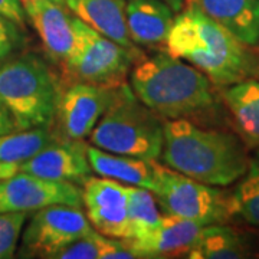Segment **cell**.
<instances>
[{
    "mask_svg": "<svg viewBox=\"0 0 259 259\" xmlns=\"http://www.w3.org/2000/svg\"><path fill=\"white\" fill-rule=\"evenodd\" d=\"M127 0H65V6L88 26L122 47L136 49L125 22Z\"/></svg>",
    "mask_w": 259,
    "mask_h": 259,
    "instance_id": "obj_18",
    "label": "cell"
},
{
    "mask_svg": "<svg viewBox=\"0 0 259 259\" xmlns=\"http://www.w3.org/2000/svg\"><path fill=\"white\" fill-rule=\"evenodd\" d=\"M19 171L18 163H0V180L13 176Z\"/></svg>",
    "mask_w": 259,
    "mask_h": 259,
    "instance_id": "obj_28",
    "label": "cell"
},
{
    "mask_svg": "<svg viewBox=\"0 0 259 259\" xmlns=\"http://www.w3.org/2000/svg\"><path fill=\"white\" fill-rule=\"evenodd\" d=\"M25 222L26 212H0V259L15 256Z\"/></svg>",
    "mask_w": 259,
    "mask_h": 259,
    "instance_id": "obj_24",
    "label": "cell"
},
{
    "mask_svg": "<svg viewBox=\"0 0 259 259\" xmlns=\"http://www.w3.org/2000/svg\"><path fill=\"white\" fill-rule=\"evenodd\" d=\"M0 15L20 26L25 23V10L20 0H0Z\"/></svg>",
    "mask_w": 259,
    "mask_h": 259,
    "instance_id": "obj_26",
    "label": "cell"
},
{
    "mask_svg": "<svg viewBox=\"0 0 259 259\" xmlns=\"http://www.w3.org/2000/svg\"><path fill=\"white\" fill-rule=\"evenodd\" d=\"M128 210L130 239H139L153 232L161 223L163 214L158 210V203L156 196L151 190L128 186Z\"/></svg>",
    "mask_w": 259,
    "mask_h": 259,
    "instance_id": "obj_21",
    "label": "cell"
},
{
    "mask_svg": "<svg viewBox=\"0 0 259 259\" xmlns=\"http://www.w3.org/2000/svg\"><path fill=\"white\" fill-rule=\"evenodd\" d=\"M20 39L22 36L16 28V23L0 15V62L6 61L15 52L20 44Z\"/></svg>",
    "mask_w": 259,
    "mask_h": 259,
    "instance_id": "obj_25",
    "label": "cell"
},
{
    "mask_svg": "<svg viewBox=\"0 0 259 259\" xmlns=\"http://www.w3.org/2000/svg\"><path fill=\"white\" fill-rule=\"evenodd\" d=\"M117 88L75 82L59 97L55 117L66 139L82 140L90 136L110 105Z\"/></svg>",
    "mask_w": 259,
    "mask_h": 259,
    "instance_id": "obj_11",
    "label": "cell"
},
{
    "mask_svg": "<svg viewBox=\"0 0 259 259\" xmlns=\"http://www.w3.org/2000/svg\"><path fill=\"white\" fill-rule=\"evenodd\" d=\"M93 232L94 226L79 207L48 206L36 210L23 232L19 256L56 259L62 250Z\"/></svg>",
    "mask_w": 259,
    "mask_h": 259,
    "instance_id": "obj_8",
    "label": "cell"
},
{
    "mask_svg": "<svg viewBox=\"0 0 259 259\" xmlns=\"http://www.w3.org/2000/svg\"><path fill=\"white\" fill-rule=\"evenodd\" d=\"M130 81L140 101L168 120L186 118L214 104L210 79L196 66L167 52L140 58Z\"/></svg>",
    "mask_w": 259,
    "mask_h": 259,
    "instance_id": "obj_3",
    "label": "cell"
},
{
    "mask_svg": "<svg viewBox=\"0 0 259 259\" xmlns=\"http://www.w3.org/2000/svg\"><path fill=\"white\" fill-rule=\"evenodd\" d=\"M20 3L48 55L65 64L75 47L74 18L52 0H20Z\"/></svg>",
    "mask_w": 259,
    "mask_h": 259,
    "instance_id": "obj_14",
    "label": "cell"
},
{
    "mask_svg": "<svg viewBox=\"0 0 259 259\" xmlns=\"http://www.w3.org/2000/svg\"><path fill=\"white\" fill-rule=\"evenodd\" d=\"M75 47L65 62L68 75L75 82L93 83L108 88H118L124 83L133 64L140 54L117 44L105 35L74 18Z\"/></svg>",
    "mask_w": 259,
    "mask_h": 259,
    "instance_id": "obj_6",
    "label": "cell"
},
{
    "mask_svg": "<svg viewBox=\"0 0 259 259\" xmlns=\"http://www.w3.org/2000/svg\"><path fill=\"white\" fill-rule=\"evenodd\" d=\"M164 47L222 88L259 76L258 55L192 3L175 18Z\"/></svg>",
    "mask_w": 259,
    "mask_h": 259,
    "instance_id": "obj_1",
    "label": "cell"
},
{
    "mask_svg": "<svg viewBox=\"0 0 259 259\" xmlns=\"http://www.w3.org/2000/svg\"><path fill=\"white\" fill-rule=\"evenodd\" d=\"M52 2H55V3H58V5H62V6H65V0H52Z\"/></svg>",
    "mask_w": 259,
    "mask_h": 259,
    "instance_id": "obj_30",
    "label": "cell"
},
{
    "mask_svg": "<svg viewBox=\"0 0 259 259\" xmlns=\"http://www.w3.org/2000/svg\"><path fill=\"white\" fill-rule=\"evenodd\" d=\"M248 47L259 44V0H185Z\"/></svg>",
    "mask_w": 259,
    "mask_h": 259,
    "instance_id": "obj_16",
    "label": "cell"
},
{
    "mask_svg": "<svg viewBox=\"0 0 259 259\" xmlns=\"http://www.w3.org/2000/svg\"><path fill=\"white\" fill-rule=\"evenodd\" d=\"M233 214L259 231V148L249 157L245 175L231 194Z\"/></svg>",
    "mask_w": 259,
    "mask_h": 259,
    "instance_id": "obj_22",
    "label": "cell"
},
{
    "mask_svg": "<svg viewBox=\"0 0 259 259\" xmlns=\"http://www.w3.org/2000/svg\"><path fill=\"white\" fill-rule=\"evenodd\" d=\"M59 97L54 75L35 55L0 62V102L16 130L48 127L55 118Z\"/></svg>",
    "mask_w": 259,
    "mask_h": 259,
    "instance_id": "obj_5",
    "label": "cell"
},
{
    "mask_svg": "<svg viewBox=\"0 0 259 259\" xmlns=\"http://www.w3.org/2000/svg\"><path fill=\"white\" fill-rule=\"evenodd\" d=\"M81 207L82 190L75 183L58 182L18 171L0 180V212H33L48 206Z\"/></svg>",
    "mask_w": 259,
    "mask_h": 259,
    "instance_id": "obj_9",
    "label": "cell"
},
{
    "mask_svg": "<svg viewBox=\"0 0 259 259\" xmlns=\"http://www.w3.org/2000/svg\"><path fill=\"white\" fill-rule=\"evenodd\" d=\"M222 97L246 147L259 148V79L225 87Z\"/></svg>",
    "mask_w": 259,
    "mask_h": 259,
    "instance_id": "obj_19",
    "label": "cell"
},
{
    "mask_svg": "<svg viewBox=\"0 0 259 259\" xmlns=\"http://www.w3.org/2000/svg\"><path fill=\"white\" fill-rule=\"evenodd\" d=\"M157 187L153 192L163 214L190 219L202 225H216L231 221L233 214L231 194L187 177L160 164Z\"/></svg>",
    "mask_w": 259,
    "mask_h": 259,
    "instance_id": "obj_7",
    "label": "cell"
},
{
    "mask_svg": "<svg viewBox=\"0 0 259 259\" xmlns=\"http://www.w3.org/2000/svg\"><path fill=\"white\" fill-rule=\"evenodd\" d=\"M12 131H16L15 121L12 118L9 111L5 108V105L0 102V134H8Z\"/></svg>",
    "mask_w": 259,
    "mask_h": 259,
    "instance_id": "obj_27",
    "label": "cell"
},
{
    "mask_svg": "<svg viewBox=\"0 0 259 259\" xmlns=\"http://www.w3.org/2000/svg\"><path fill=\"white\" fill-rule=\"evenodd\" d=\"M207 226V225H206ZM204 225L190 219L163 214L161 223L139 239H122L136 258L186 256L192 249Z\"/></svg>",
    "mask_w": 259,
    "mask_h": 259,
    "instance_id": "obj_13",
    "label": "cell"
},
{
    "mask_svg": "<svg viewBox=\"0 0 259 259\" xmlns=\"http://www.w3.org/2000/svg\"><path fill=\"white\" fill-rule=\"evenodd\" d=\"M82 185L87 218L95 231L114 239H130L128 185L107 177L91 176Z\"/></svg>",
    "mask_w": 259,
    "mask_h": 259,
    "instance_id": "obj_10",
    "label": "cell"
},
{
    "mask_svg": "<svg viewBox=\"0 0 259 259\" xmlns=\"http://www.w3.org/2000/svg\"><path fill=\"white\" fill-rule=\"evenodd\" d=\"M87 154L93 171L98 176L124 185L144 187L151 192L157 187L158 163L156 160L115 154L95 146H87Z\"/></svg>",
    "mask_w": 259,
    "mask_h": 259,
    "instance_id": "obj_15",
    "label": "cell"
},
{
    "mask_svg": "<svg viewBox=\"0 0 259 259\" xmlns=\"http://www.w3.org/2000/svg\"><path fill=\"white\" fill-rule=\"evenodd\" d=\"M52 141L47 127L16 130L0 134V163H18L30 158Z\"/></svg>",
    "mask_w": 259,
    "mask_h": 259,
    "instance_id": "obj_23",
    "label": "cell"
},
{
    "mask_svg": "<svg viewBox=\"0 0 259 259\" xmlns=\"http://www.w3.org/2000/svg\"><path fill=\"white\" fill-rule=\"evenodd\" d=\"M161 2H164L167 3L173 12H180V10L183 9V6H185V0H161Z\"/></svg>",
    "mask_w": 259,
    "mask_h": 259,
    "instance_id": "obj_29",
    "label": "cell"
},
{
    "mask_svg": "<svg viewBox=\"0 0 259 259\" xmlns=\"http://www.w3.org/2000/svg\"><path fill=\"white\" fill-rule=\"evenodd\" d=\"M161 161L187 177L210 186H229L248 170L245 141L221 130L196 125L187 118L163 122Z\"/></svg>",
    "mask_w": 259,
    "mask_h": 259,
    "instance_id": "obj_2",
    "label": "cell"
},
{
    "mask_svg": "<svg viewBox=\"0 0 259 259\" xmlns=\"http://www.w3.org/2000/svg\"><path fill=\"white\" fill-rule=\"evenodd\" d=\"M19 171L58 182L83 183L93 168L88 161L87 144L82 140L65 139V141L52 140L48 143L36 154L22 161Z\"/></svg>",
    "mask_w": 259,
    "mask_h": 259,
    "instance_id": "obj_12",
    "label": "cell"
},
{
    "mask_svg": "<svg viewBox=\"0 0 259 259\" xmlns=\"http://www.w3.org/2000/svg\"><path fill=\"white\" fill-rule=\"evenodd\" d=\"M125 22L137 45H164L175 22V12L161 0H127Z\"/></svg>",
    "mask_w": 259,
    "mask_h": 259,
    "instance_id": "obj_17",
    "label": "cell"
},
{
    "mask_svg": "<svg viewBox=\"0 0 259 259\" xmlns=\"http://www.w3.org/2000/svg\"><path fill=\"white\" fill-rule=\"evenodd\" d=\"M90 141L110 153L157 160L164 143L163 122L136 97L131 87L122 83L90 134Z\"/></svg>",
    "mask_w": 259,
    "mask_h": 259,
    "instance_id": "obj_4",
    "label": "cell"
},
{
    "mask_svg": "<svg viewBox=\"0 0 259 259\" xmlns=\"http://www.w3.org/2000/svg\"><path fill=\"white\" fill-rule=\"evenodd\" d=\"M252 256L249 245L239 232L225 223L204 226L200 236L187 252L190 259H241Z\"/></svg>",
    "mask_w": 259,
    "mask_h": 259,
    "instance_id": "obj_20",
    "label": "cell"
}]
</instances>
